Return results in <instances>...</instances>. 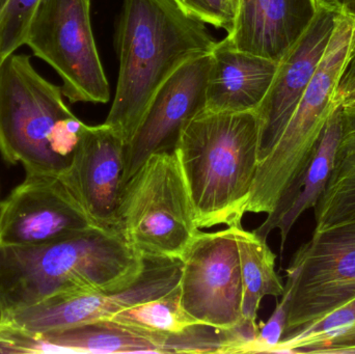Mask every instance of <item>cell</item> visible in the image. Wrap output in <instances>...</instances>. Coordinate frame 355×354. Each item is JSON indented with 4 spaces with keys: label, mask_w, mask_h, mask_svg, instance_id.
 <instances>
[{
    "label": "cell",
    "mask_w": 355,
    "mask_h": 354,
    "mask_svg": "<svg viewBox=\"0 0 355 354\" xmlns=\"http://www.w3.org/2000/svg\"><path fill=\"white\" fill-rule=\"evenodd\" d=\"M216 43L175 0H124L116 35L118 82L104 123L128 145L162 85Z\"/></svg>",
    "instance_id": "1"
},
{
    "label": "cell",
    "mask_w": 355,
    "mask_h": 354,
    "mask_svg": "<svg viewBox=\"0 0 355 354\" xmlns=\"http://www.w3.org/2000/svg\"><path fill=\"white\" fill-rule=\"evenodd\" d=\"M145 267L114 229L92 227L35 247L0 245V306L6 316L54 295L124 288Z\"/></svg>",
    "instance_id": "2"
},
{
    "label": "cell",
    "mask_w": 355,
    "mask_h": 354,
    "mask_svg": "<svg viewBox=\"0 0 355 354\" xmlns=\"http://www.w3.org/2000/svg\"><path fill=\"white\" fill-rule=\"evenodd\" d=\"M256 112H202L182 130L176 150L200 229L241 224L259 164Z\"/></svg>",
    "instance_id": "3"
},
{
    "label": "cell",
    "mask_w": 355,
    "mask_h": 354,
    "mask_svg": "<svg viewBox=\"0 0 355 354\" xmlns=\"http://www.w3.org/2000/svg\"><path fill=\"white\" fill-rule=\"evenodd\" d=\"M64 97L28 55L6 56L0 67V155L6 163L54 176L68 170L87 125Z\"/></svg>",
    "instance_id": "4"
},
{
    "label": "cell",
    "mask_w": 355,
    "mask_h": 354,
    "mask_svg": "<svg viewBox=\"0 0 355 354\" xmlns=\"http://www.w3.org/2000/svg\"><path fill=\"white\" fill-rule=\"evenodd\" d=\"M355 47V16L342 10L322 60L268 155L259 162L246 213H272L302 179L323 129L342 104L337 93Z\"/></svg>",
    "instance_id": "5"
},
{
    "label": "cell",
    "mask_w": 355,
    "mask_h": 354,
    "mask_svg": "<svg viewBox=\"0 0 355 354\" xmlns=\"http://www.w3.org/2000/svg\"><path fill=\"white\" fill-rule=\"evenodd\" d=\"M116 230L145 258L181 260L200 228L176 150L150 156L125 183Z\"/></svg>",
    "instance_id": "6"
},
{
    "label": "cell",
    "mask_w": 355,
    "mask_h": 354,
    "mask_svg": "<svg viewBox=\"0 0 355 354\" xmlns=\"http://www.w3.org/2000/svg\"><path fill=\"white\" fill-rule=\"evenodd\" d=\"M91 1L40 0L24 39V45L60 75L64 97L74 103L110 99L92 29Z\"/></svg>",
    "instance_id": "7"
},
{
    "label": "cell",
    "mask_w": 355,
    "mask_h": 354,
    "mask_svg": "<svg viewBox=\"0 0 355 354\" xmlns=\"http://www.w3.org/2000/svg\"><path fill=\"white\" fill-rule=\"evenodd\" d=\"M290 293L286 337L355 299V220L314 231L286 269Z\"/></svg>",
    "instance_id": "8"
},
{
    "label": "cell",
    "mask_w": 355,
    "mask_h": 354,
    "mask_svg": "<svg viewBox=\"0 0 355 354\" xmlns=\"http://www.w3.org/2000/svg\"><path fill=\"white\" fill-rule=\"evenodd\" d=\"M181 274V260L146 258L145 269L129 286L99 292L54 295L8 314L3 328L27 335H43L110 319L123 310L175 290Z\"/></svg>",
    "instance_id": "9"
},
{
    "label": "cell",
    "mask_w": 355,
    "mask_h": 354,
    "mask_svg": "<svg viewBox=\"0 0 355 354\" xmlns=\"http://www.w3.org/2000/svg\"><path fill=\"white\" fill-rule=\"evenodd\" d=\"M181 262V305L192 319L225 330L243 321L235 226L217 232L200 231Z\"/></svg>",
    "instance_id": "10"
},
{
    "label": "cell",
    "mask_w": 355,
    "mask_h": 354,
    "mask_svg": "<svg viewBox=\"0 0 355 354\" xmlns=\"http://www.w3.org/2000/svg\"><path fill=\"white\" fill-rule=\"evenodd\" d=\"M4 201L2 245L35 247L98 227L60 176L25 172Z\"/></svg>",
    "instance_id": "11"
},
{
    "label": "cell",
    "mask_w": 355,
    "mask_h": 354,
    "mask_svg": "<svg viewBox=\"0 0 355 354\" xmlns=\"http://www.w3.org/2000/svg\"><path fill=\"white\" fill-rule=\"evenodd\" d=\"M210 53L185 62L154 96L126 145L123 186L153 154L173 151L184 127L204 112Z\"/></svg>",
    "instance_id": "12"
},
{
    "label": "cell",
    "mask_w": 355,
    "mask_h": 354,
    "mask_svg": "<svg viewBox=\"0 0 355 354\" xmlns=\"http://www.w3.org/2000/svg\"><path fill=\"white\" fill-rule=\"evenodd\" d=\"M342 10L320 3L310 26L279 60L272 83L256 110L260 122L259 162L268 155L295 112L329 47Z\"/></svg>",
    "instance_id": "13"
},
{
    "label": "cell",
    "mask_w": 355,
    "mask_h": 354,
    "mask_svg": "<svg viewBox=\"0 0 355 354\" xmlns=\"http://www.w3.org/2000/svg\"><path fill=\"white\" fill-rule=\"evenodd\" d=\"M126 143L103 124L85 126L68 170L60 176L96 226L114 229Z\"/></svg>",
    "instance_id": "14"
},
{
    "label": "cell",
    "mask_w": 355,
    "mask_h": 354,
    "mask_svg": "<svg viewBox=\"0 0 355 354\" xmlns=\"http://www.w3.org/2000/svg\"><path fill=\"white\" fill-rule=\"evenodd\" d=\"M319 0H237L225 39L240 51L279 62L304 35Z\"/></svg>",
    "instance_id": "15"
},
{
    "label": "cell",
    "mask_w": 355,
    "mask_h": 354,
    "mask_svg": "<svg viewBox=\"0 0 355 354\" xmlns=\"http://www.w3.org/2000/svg\"><path fill=\"white\" fill-rule=\"evenodd\" d=\"M279 62L240 51L227 39L210 52L204 112H256L266 96Z\"/></svg>",
    "instance_id": "16"
},
{
    "label": "cell",
    "mask_w": 355,
    "mask_h": 354,
    "mask_svg": "<svg viewBox=\"0 0 355 354\" xmlns=\"http://www.w3.org/2000/svg\"><path fill=\"white\" fill-rule=\"evenodd\" d=\"M342 134L343 105L340 104L327 121L316 152L291 195L272 213L268 214L265 222L254 230L257 234L267 239L273 230L279 229L282 254L285 249L288 235L298 218L306 210L316 207L324 193L335 168Z\"/></svg>",
    "instance_id": "17"
},
{
    "label": "cell",
    "mask_w": 355,
    "mask_h": 354,
    "mask_svg": "<svg viewBox=\"0 0 355 354\" xmlns=\"http://www.w3.org/2000/svg\"><path fill=\"white\" fill-rule=\"evenodd\" d=\"M33 336L37 353H162L154 337L110 319Z\"/></svg>",
    "instance_id": "18"
},
{
    "label": "cell",
    "mask_w": 355,
    "mask_h": 354,
    "mask_svg": "<svg viewBox=\"0 0 355 354\" xmlns=\"http://www.w3.org/2000/svg\"><path fill=\"white\" fill-rule=\"evenodd\" d=\"M235 237L243 284L242 317L256 322L262 299L282 297L285 285L275 270L277 256L267 245V239L254 231L244 230L241 224L235 226Z\"/></svg>",
    "instance_id": "19"
},
{
    "label": "cell",
    "mask_w": 355,
    "mask_h": 354,
    "mask_svg": "<svg viewBox=\"0 0 355 354\" xmlns=\"http://www.w3.org/2000/svg\"><path fill=\"white\" fill-rule=\"evenodd\" d=\"M110 320L154 337L164 353V337L179 334L198 324L181 305L180 287L158 299L123 310Z\"/></svg>",
    "instance_id": "20"
},
{
    "label": "cell",
    "mask_w": 355,
    "mask_h": 354,
    "mask_svg": "<svg viewBox=\"0 0 355 354\" xmlns=\"http://www.w3.org/2000/svg\"><path fill=\"white\" fill-rule=\"evenodd\" d=\"M315 209V231L355 220V151L336 160L335 168Z\"/></svg>",
    "instance_id": "21"
},
{
    "label": "cell",
    "mask_w": 355,
    "mask_h": 354,
    "mask_svg": "<svg viewBox=\"0 0 355 354\" xmlns=\"http://www.w3.org/2000/svg\"><path fill=\"white\" fill-rule=\"evenodd\" d=\"M40 0H10L0 20V43L4 55L15 53L24 45L31 16Z\"/></svg>",
    "instance_id": "22"
},
{
    "label": "cell",
    "mask_w": 355,
    "mask_h": 354,
    "mask_svg": "<svg viewBox=\"0 0 355 354\" xmlns=\"http://www.w3.org/2000/svg\"><path fill=\"white\" fill-rule=\"evenodd\" d=\"M289 303L290 293L285 288V292L282 295V299L277 303L272 315L267 322L260 324L258 336L248 347L245 353H272L285 334Z\"/></svg>",
    "instance_id": "23"
},
{
    "label": "cell",
    "mask_w": 355,
    "mask_h": 354,
    "mask_svg": "<svg viewBox=\"0 0 355 354\" xmlns=\"http://www.w3.org/2000/svg\"><path fill=\"white\" fill-rule=\"evenodd\" d=\"M186 12L205 24L230 30L235 17L232 0H175Z\"/></svg>",
    "instance_id": "24"
},
{
    "label": "cell",
    "mask_w": 355,
    "mask_h": 354,
    "mask_svg": "<svg viewBox=\"0 0 355 354\" xmlns=\"http://www.w3.org/2000/svg\"><path fill=\"white\" fill-rule=\"evenodd\" d=\"M354 322H355V299L350 303H346L343 307L340 308V309L336 310L333 313L321 319L320 321L312 324L309 328H304V330L292 335V336L286 337V338L282 339V341L329 332V330H336V328H340L342 326H349Z\"/></svg>",
    "instance_id": "25"
},
{
    "label": "cell",
    "mask_w": 355,
    "mask_h": 354,
    "mask_svg": "<svg viewBox=\"0 0 355 354\" xmlns=\"http://www.w3.org/2000/svg\"><path fill=\"white\" fill-rule=\"evenodd\" d=\"M354 151H355V104L343 105V134H342L337 158Z\"/></svg>",
    "instance_id": "26"
},
{
    "label": "cell",
    "mask_w": 355,
    "mask_h": 354,
    "mask_svg": "<svg viewBox=\"0 0 355 354\" xmlns=\"http://www.w3.org/2000/svg\"><path fill=\"white\" fill-rule=\"evenodd\" d=\"M355 87V47L347 64H346L345 71L342 75L340 80L339 87H338L337 99L341 102L342 98L349 93Z\"/></svg>",
    "instance_id": "27"
},
{
    "label": "cell",
    "mask_w": 355,
    "mask_h": 354,
    "mask_svg": "<svg viewBox=\"0 0 355 354\" xmlns=\"http://www.w3.org/2000/svg\"><path fill=\"white\" fill-rule=\"evenodd\" d=\"M321 3L335 4L341 6L355 16V0H319Z\"/></svg>",
    "instance_id": "28"
},
{
    "label": "cell",
    "mask_w": 355,
    "mask_h": 354,
    "mask_svg": "<svg viewBox=\"0 0 355 354\" xmlns=\"http://www.w3.org/2000/svg\"><path fill=\"white\" fill-rule=\"evenodd\" d=\"M341 103L343 105H352V104H355V87L342 98Z\"/></svg>",
    "instance_id": "29"
},
{
    "label": "cell",
    "mask_w": 355,
    "mask_h": 354,
    "mask_svg": "<svg viewBox=\"0 0 355 354\" xmlns=\"http://www.w3.org/2000/svg\"><path fill=\"white\" fill-rule=\"evenodd\" d=\"M4 213H6V201H0V233L3 224Z\"/></svg>",
    "instance_id": "30"
},
{
    "label": "cell",
    "mask_w": 355,
    "mask_h": 354,
    "mask_svg": "<svg viewBox=\"0 0 355 354\" xmlns=\"http://www.w3.org/2000/svg\"><path fill=\"white\" fill-rule=\"evenodd\" d=\"M10 2V0H0V20H1L2 17H3L4 12H6Z\"/></svg>",
    "instance_id": "31"
},
{
    "label": "cell",
    "mask_w": 355,
    "mask_h": 354,
    "mask_svg": "<svg viewBox=\"0 0 355 354\" xmlns=\"http://www.w3.org/2000/svg\"><path fill=\"white\" fill-rule=\"evenodd\" d=\"M6 326V314H4L3 310H2L1 306H0V330Z\"/></svg>",
    "instance_id": "32"
},
{
    "label": "cell",
    "mask_w": 355,
    "mask_h": 354,
    "mask_svg": "<svg viewBox=\"0 0 355 354\" xmlns=\"http://www.w3.org/2000/svg\"><path fill=\"white\" fill-rule=\"evenodd\" d=\"M6 56L4 55L3 52L1 50V43H0V67H1L2 62L6 60Z\"/></svg>",
    "instance_id": "33"
},
{
    "label": "cell",
    "mask_w": 355,
    "mask_h": 354,
    "mask_svg": "<svg viewBox=\"0 0 355 354\" xmlns=\"http://www.w3.org/2000/svg\"><path fill=\"white\" fill-rule=\"evenodd\" d=\"M232 2L234 3V6L236 8V3H237V0H232Z\"/></svg>",
    "instance_id": "34"
}]
</instances>
